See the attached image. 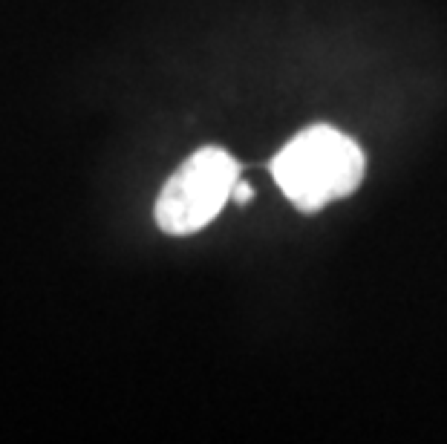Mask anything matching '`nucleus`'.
<instances>
[{"mask_svg": "<svg viewBox=\"0 0 447 444\" xmlns=\"http://www.w3.org/2000/svg\"><path fill=\"white\" fill-rule=\"evenodd\" d=\"M251 197H254V188H251L248 182H243V179H237V185H234V199L240 202V205H246Z\"/></svg>", "mask_w": 447, "mask_h": 444, "instance_id": "obj_3", "label": "nucleus"}, {"mask_svg": "<svg viewBox=\"0 0 447 444\" xmlns=\"http://www.w3.org/2000/svg\"><path fill=\"white\" fill-rule=\"evenodd\" d=\"M237 179H240V168L228 151L202 147L188 156L162 185L153 208L156 225L173 236L202 231L234 197Z\"/></svg>", "mask_w": 447, "mask_h": 444, "instance_id": "obj_2", "label": "nucleus"}, {"mask_svg": "<svg viewBox=\"0 0 447 444\" xmlns=\"http://www.w3.org/2000/svg\"><path fill=\"white\" fill-rule=\"evenodd\" d=\"M364 151L335 127L315 124L272 159V176L286 199L303 214L352 194L364 179Z\"/></svg>", "mask_w": 447, "mask_h": 444, "instance_id": "obj_1", "label": "nucleus"}]
</instances>
